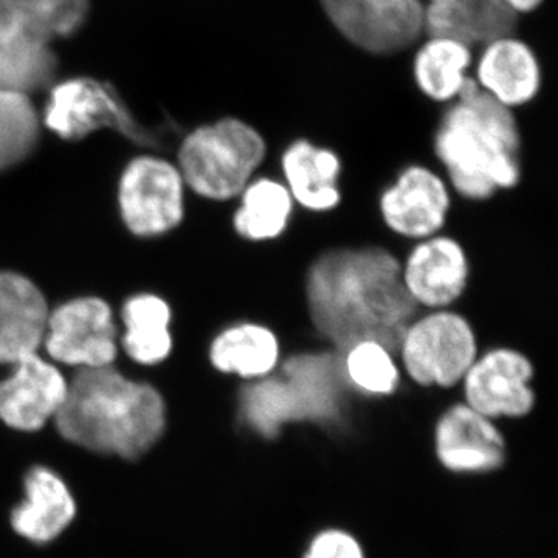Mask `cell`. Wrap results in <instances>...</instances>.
<instances>
[{"instance_id":"ffe728a7","label":"cell","mask_w":558,"mask_h":558,"mask_svg":"<svg viewBox=\"0 0 558 558\" xmlns=\"http://www.w3.org/2000/svg\"><path fill=\"white\" fill-rule=\"evenodd\" d=\"M72 492L58 473L35 468L25 478V498L11 512V526L28 542L49 543L75 519Z\"/></svg>"},{"instance_id":"277c9868","label":"cell","mask_w":558,"mask_h":558,"mask_svg":"<svg viewBox=\"0 0 558 558\" xmlns=\"http://www.w3.org/2000/svg\"><path fill=\"white\" fill-rule=\"evenodd\" d=\"M269 154L266 138L240 119H222L191 132L180 148L183 179L211 201L240 196Z\"/></svg>"},{"instance_id":"ac0fdd59","label":"cell","mask_w":558,"mask_h":558,"mask_svg":"<svg viewBox=\"0 0 558 558\" xmlns=\"http://www.w3.org/2000/svg\"><path fill=\"white\" fill-rule=\"evenodd\" d=\"M425 33L484 46L515 33L519 16L499 0H422Z\"/></svg>"},{"instance_id":"d4e9b609","label":"cell","mask_w":558,"mask_h":558,"mask_svg":"<svg viewBox=\"0 0 558 558\" xmlns=\"http://www.w3.org/2000/svg\"><path fill=\"white\" fill-rule=\"evenodd\" d=\"M126 333L124 348L135 362L154 365L171 351L170 307L154 295H140L128 301L123 311Z\"/></svg>"},{"instance_id":"44dd1931","label":"cell","mask_w":558,"mask_h":558,"mask_svg":"<svg viewBox=\"0 0 558 558\" xmlns=\"http://www.w3.org/2000/svg\"><path fill=\"white\" fill-rule=\"evenodd\" d=\"M209 360L220 373L248 381L263 380L274 376L281 365V337L263 323H240L213 340Z\"/></svg>"},{"instance_id":"4fadbf2b","label":"cell","mask_w":558,"mask_h":558,"mask_svg":"<svg viewBox=\"0 0 558 558\" xmlns=\"http://www.w3.org/2000/svg\"><path fill=\"white\" fill-rule=\"evenodd\" d=\"M278 168L290 196L303 211L328 215L343 205L344 160L339 150L314 140L295 138L282 149Z\"/></svg>"},{"instance_id":"8fae6325","label":"cell","mask_w":558,"mask_h":558,"mask_svg":"<svg viewBox=\"0 0 558 558\" xmlns=\"http://www.w3.org/2000/svg\"><path fill=\"white\" fill-rule=\"evenodd\" d=\"M120 205L124 222L135 234L165 233L182 220V175L163 160H134L121 179Z\"/></svg>"},{"instance_id":"cb8c5ba5","label":"cell","mask_w":558,"mask_h":558,"mask_svg":"<svg viewBox=\"0 0 558 558\" xmlns=\"http://www.w3.org/2000/svg\"><path fill=\"white\" fill-rule=\"evenodd\" d=\"M241 409L245 421L263 435H274L279 425L310 416L306 399L295 381L284 374L281 377H266L244 388Z\"/></svg>"},{"instance_id":"2e32d148","label":"cell","mask_w":558,"mask_h":558,"mask_svg":"<svg viewBox=\"0 0 558 558\" xmlns=\"http://www.w3.org/2000/svg\"><path fill=\"white\" fill-rule=\"evenodd\" d=\"M436 449L442 464L454 472H486L505 459V440L494 422L465 403H457L440 416Z\"/></svg>"},{"instance_id":"f546056e","label":"cell","mask_w":558,"mask_h":558,"mask_svg":"<svg viewBox=\"0 0 558 558\" xmlns=\"http://www.w3.org/2000/svg\"><path fill=\"white\" fill-rule=\"evenodd\" d=\"M499 2L520 16L521 13H531V11L537 10L545 0H499Z\"/></svg>"},{"instance_id":"5b68a950","label":"cell","mask_w":558,"mask_h":558,"mask_svg":"<svg viewBox=\"0 0 558 558\" xmlns=\"http://www.w3.org/2000/svg\"><path fill=\"white\" fill-rule=\"evenodd\" d=\"M480 337L468 315L454 310L418 314L398 348L402 374L418 387H457L478 359Z\"/></svg>"},{"instance_id":"603a6c76","label":"cell","mask_w":558,"mask_h":558,"mask_svg":"<svg viewBox=\"0 0 558 558\" xmlns=\"http://www.w3.org/2000/svg\"><path fill=\"white\" fill-rule=\"evenodd\" d=\"M472 47L447 36H428L414 57L418 90L435 102H453L468 83Z\"/></svg>"},{"instance_id":"6da1fadb","label":"cell","mask_w":558,"mask_h":558,"mask_svg":"<svg viewBox=\"0 0 558 558\" xmlns=\"http://www.w3.org/2000/svg\"><path fill=\"white\" fill-rule=\"evenodd\" d=\"M402 258L381 244L337 245L312 258L303 277L307 323L326 349L343 354L374 340L398 355L421 310L403 289Z\"/></svg>"},{"instance_id":"ba28073f","label":"cell","mask_w":558,"mask_h":558,"mask_svg":"<svg viewBox=\"0 0 558 558\" xmlns=\"http://www.w3.org/2000/svg\"><path fill=\"white\" fill-rule=\"evenodd\" d=\"M46 124L62 138H83L110 128L140 145H160L159 135L135 121L112 87L92 78H73L54 87L46 109Z\"/></svg>"},{"instance_id":"d6986e66","label":"cell","mask_w":558,"mask_h":558,"mask_svg":"<svg viewBox=\"0 0 558 558\" xmlns=\"http://www.w3.org/2000/svg\"><path fill=\"white\" fill-rule=\"evenodd\" d=\"M47 323V304L38 288L21 275L0 274V363L35 354Z\"/></svg>"},{"instance_id":"52a82bcc","label":"cell","mask_w":558,"mask_h":558,"mask_svg":"<svg viewBox=\"0 0 558 558\" xmlns=\"http://www.w3.org/2000/svg\"><path fill=\"white\" fill-rule=\"evenodd\" d=\"M333 27L352 46L388 57L425 33L422 0H319Z\"/></svg>"},{"instance_id":"83f0119b","label":"cell","mask_w":558,"mask_h":558,"mask_svg":"<svg viewBox=\"0 0 558 558\" xmlns=\"http://www.w3.org/2000/svg\"><path fill=\"white\" fill-rule=\"evenodd\" d=\"M57 70V58L49 50L16 53L0 47V89L27 92L47 86Z\"/></svg>"},{"instance_id":"7a4b0ae2","label":"cell","mask_w":558,"mask_h":558,"mask_svg":"<svg viewBox=\"0 0 558 558\" xmlns=\"http://www.w3.org/2000/svg\"><path fill=\"white\" fill-rule=\"evenodd\" d=\"M433 156L446 172L451 193L470 204H486L523 182L519 120L513 110L481 90L472 76L440 117Z\"/></svg>"},{"instance_id":"8992f818","label":"cell","mask_w":558,"mask_h":558,"mask_svg":"<svg viewBox=\"0 0 558 558\" xmlns=\"http://www.w3.org/2000/svg\"><path fill=\"white\" fill-rule=\"evenodd\" d=\"M453 194L432 165H405L377 197V215L391 236L418 242L444 233L449 226Z\"/></svg>"},{"instance_id":"e0dca14e","label":"cell","mask_w":558,"mask_h":558,"mask_svg":"<svg viewBox=\"0 0 558 558\" xmlns=\"http://www.w3.org/2000/svg\"><path fill=\"white\" fill-rule=\"evenodd\" d=\"M473 80L481 90L510 110L534 101L542 89L537 57L527 44L513 35L484 44Z\"/></svg>"},{"instance_id":"3957f363","label":"cell","mask_w":558,"mask_h":558,"mask_svg":"<svg viewBox=\"0 0 558 558\" xmlns=\"http://www.w3.org/2000/svg\"><path fill=\"white\" fill-rule=\"evenodd\" d=\"M54 421L76 446L135 459L163 433L165 403L156 389L128 380L109 366L83 369L69 385Z\"/></svg>"},{"instance_id":"7c38bea8","label":"cell","mask_w":558,"mask_h":558,"mask_svg":"<svg viewBox=\"0 0 558 558\" xmlns=\"http://www.w3.org/2000/svg\"><path fill=\"white\" fill-rule=\"evenodd\" d=\"M47 325V349L62 363L84 369L105 368L116 357V326L105 301H70Z\"/></svg>"},{"instance_id":"9a60e30c","label":"cell","mask_w":558,"mask_h":558,"mask_svg":"<svg viewBox=\"0 0 558 558\" xmlns=\"http://www.w3.org/2000/svg\"><path fill=\"white\" fill-rule=\"evenodd\" d=\"M69 385L60 371L27 355L16 363V371L0 384V418L20 432L43 428L50 417H57Z\"/></svg>"},{"instance_id":"30bf717a","label":"cell","mask_w":558,"mask_h":558,"mask_svg":"<svg viewBox=\"0 0 558 558\" xmlns=\"http://www.w3.org/2000/svg\"><path fill=\"white\" fill-rule=\"evenodd\" d=\"M472 259L461 240L439 233L414 242L402 258L403 289L418 310H451L472 284Z\"/></svg>"},{"instance_id":"5bb4252c","label":"cell","mask_w":558,"mask_h":558,"mask_svg":"<svg viewBox=\"0 0 558 558\" xmlns=\"http://www.w3.org/2000/svg\"><path fill=\"white\" fill-rule=\"evenodd\" d=\"M89 0H0V47L16 53L50 49L84 24Z\"/></svg>"},{"instance_id":"484cf974","label":"cell","mask_w":558,"mask_h":558,"mask_svg":"<svg viewBox=\"0 0 558 558\" xmlns=\"http://www.w3.org/2000/svg\"><path fill=\"white\" fill-rule=\"evenodd\" d=\"M341 373L348 385L368 396L395 395L402 380L398 355L374 340H362L341 354Z\"/></svg>"},{"instance_id":"f1b7e54d","label":"cell","mask_w":558,"mask_h":558,"mask_svg":"<svg viewBox=\"0 0 558 558\" xmlns=\"http://www.w3.org/2000/svg\"><path fill=\"white\" fill-rule=\"evenodd\" d=\"M304 558H363L359 543L340 531L319 534Z\"/></svg>"},{"instance_id":"7402d4cb","label":"cell","mask_w":558,"mask_h":558,"mask_svg":"<svg viewBox=\"0 0 558 558\" xmlns=\"http://www.w3.org/2000/svg\"><path fill=\"white\" fill-rule=\"evenodd\" d=\"M240 197L233 227L242 240L269 244L288 234L295 215V202L281 179L275 175L252 179Z\"/></svg>"},{"instance_id":"4316f807","label":"cell","mask_w":558,"mask_h":558,"mask_svg":"<svg viewBox=\"0 0 558 558\" xmlns=\"http://www.w3.org/2000/svg\"><path fill=\"white\" fill-rule=\"evenodd\" d=\"M38 132V116L27 94L0 89V170L27 157Z\"/></svg>"},{"instance_id":"9c48e42d","label":"cell","mask_w":558,"mask_h":558,"mask_svg":"<svg viewBox=\"0 0 558 558\" xmlns=\"http://www.w3.org/2000/svg\"><path fill=\"white\" fill-rule=\"evenodd\" d=\"M534 377L527 352L495 344L478 355L461 381L465 405L490 421L527 416L535 407Z\"/></svg>"}]
</instances>
